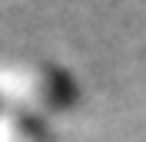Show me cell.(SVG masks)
<instances>
[{"label": "cell", "mask_w": 146, "mask_h": 142, "mask_svg": "<svg viewBox=\"0 0 146 142\" xmlns=\"http://www.w3.org/2000/svg\"><path fill=\"white\" fill-rule=\"evenodd\" d=\"M0 112H3V93H0Z\"/></svg>", "instance_id": "6da1fadb"}]
</instances>
